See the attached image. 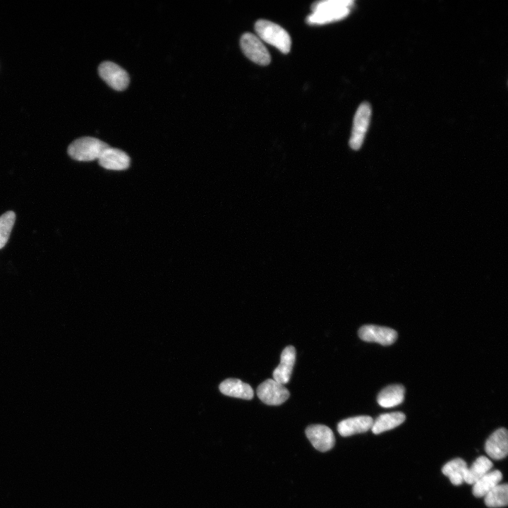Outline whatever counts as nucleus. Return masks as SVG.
Segmentation results:
<instances>
[{"mask_svg": "<svg viewBox=\"0 0 508 508\" xmlns=\"http://www.w3.org/2000/svg\"><path fill=\"white\" fill-rule=\"evenodd\" d=\"M353 3L351 0L315 1L311 5L313 13L307 16L306 21L311 25H319L341 20L350 13Z\"/></svg>", "mask_w": 508, "mask_h": 508, "instance_id": "1", "label": "nucleus"}, {"mask_svg": "<svg viewBox=\"0 0 508 508\" xmlns=\"http://www.w3.org/2000/svg\"><path fill=\"white\" fill-rule=\"evenodd\" d=\"M255 30L259 38L275 47L282 53H289L291 40L288 32L279 25L272 21L260 19L255 23Z\"/></svg>", "mask_w": 508, "mask_h": 508, "instance_id": "2", "label": "nucleus"}, {"mask_svg": "<svg viewBox=\"0 0 508 508\" xmlns=\"http://www.w3.org/2000/svg\"><path fill=\"white\" fill-rule=\"evenodd\" d=\"M109 145L93 137H82L73 141L68 147L69 156L77 161L89 162L98 159Z\"/></svg>", "mask_w": 508, "mask_h": 508, "instance_id": "3", "label": "nucleus"}, {"mask_svg": "<svg viewBox=\"0 0 508 508\" xmlns=\"http://www.w3.org/2000/svg\"><path fill=\"white\" fill-rule=\"evenodd\" d=\"M240 47L245 56L253 62L260 66H267L270 63L271 56L257 35L243 33L240 39Z\"/></svg>", "mask_w": 508, "mask_h": 508, "instance_id": "4", "label": "nucleus"}, {"mask_svg": "<svg viewBox=\"0 0 508 508\" xmlns=\"http://www.w3.org/2000/svg\"><path fill=\"white\" fill-rule=\"evenodd\" d=\"M371 117V107L368 102H363L358 107L353 121L350 147L358 150L361 147L368 131Z\"/></svg>", "mask_w": 508, "mask_h": 508, "instance_id": "5", "label": "nucleus"}, {"mask_svg": "<svg viewBox=\"0 0 508 508\" xmlns=\"http://www.w3.org/2000/svg\"><path fill=\"white\" fill-rule=\"evenodd\" d=\"M257 395L265 404L278 406L289 399L290 393L283 385L267 379L258 387Z\"/></svg>", "mask_w": 508, "mask_h": 508, "instance_id": "6", "label": "nucleus"}, {"mask_svg": "<svg viewBox=\"0 0 508 508\" xmlns=\"http://www.w3.org/2000/svg\"><path fill=\"white\" fill-rule=\"evenodd\" d=\"M99 76L112 88L123 90L129 83V76L126 70L118 64L105 61L98 67Z\"/></svg>", "mask_w": 508, "mask_h": 508, "instance_id": "7", "label": "nucleus"}, {"mask_svg": "<svg viewBox=\"0 0 508 508\" xmlns=\"http://www.w3.org/2000/svg\"><path fill=\"white\" fill-rule=\"evenodd\" d=\"M358 333L363 341L376 342L384 346L392 344L397 338V333L394 329L374 325L362 326Z\"/></svg>", "mask_w": 508, "mask_h": 508, "instance_id": "8", "label": "nucleus"}, {"mask_svg": "<svg viewBox=\"0 0 508 508\" xmlns=\"http://www.w3.org/2000/svg\"><path fill=\"white\" fill-rule=\"evenodd\" d=\"M306 435L313 446L320 452H327L334 445L335 438L332 430L325 425H310Z\"/></svg>", "mask_w": 508, "mask_h": 508, "instance_id": "9", "label": "nucleus"}, {"mask_svg": "<svg viewBox=\"0 0 508 508\" xmlns=\"http://www.w3.org/2000/svg\"><path fill=\"white\" fill-rule=\"evenodd\" d=\"M485 450L492 459L500 460L504 458L508 453L507 430L500 428L492 433L486 440Z\"/></svg>", "mask_w": 508, "mask_h": 508, "instance_id": "10", "label": "nucleus"}, {"mask_svg": "<svg viewBox=\"0 0 508 508\" xmlns=\"http://www.w3.org/2000/svg\"><path fill=\"white\" fill-rule=\"evenodd\" d=\"M130 157L123 150L107 147L98 158L99 165L109 170H124L130 166Z\"/></svg>", "mask_w": 508, "mask_h": 508, "instance_id": "11", "label": "nucleus"}, {"mask_svg": "<svg viewBox=\"0 0 508 508\" xmlns=\"http://www.w3.org/2000/svg\"><path fill=\"white\" fill-rule=\"evenodd\" d=\"M296 349L293 346L284 349L280 356V363L274 370L273 379L282 385L289 382L296 361Z\"/></svg>", "mask_w": 508, "mask_h": 508, "instance_id": "12", "label": "nucleus"}, {"mask_svg": "<svg viewBox=\"0 0 508 508\" xmlns=\"http://www.w3.org/2000/svg\"><path fill=\"white\" fill-rule=\"evenodd\" d=\"M373 420L368 416H358L342 420L337 425L338 433L343 437L367 432L371 429Z\"/></svg>", "mask_w": 508, "mask_h": 508, "instance_id": "13", "label": "nucleus"}, {"mask_svg": "<svg viewBox=\"0 0 508 508\" xmlns=\"http://www.w3.org/2000/svg\"><path fill=\"white\" fill-rule=\"evenodd\" d=\"M220 392L229 397L250 400L253 397V390L250 385L236 378H228L219 385Z\"/></svg>", "mask_w": 508, "mask_h": 508, "instance_id": "14", "label": "nucleus"}, {"mask_svg": "<svg viewBox=\"0 0 508 508\" xmlns=\"http://www.w3.org/2000/svg\"><path fill=\"white\" fill-rule=\"evenodd\" d=\"M404 387L401 385H392L384 388L377 395V403L384 408L399 405L404 399Z\"/></svg>", "mask_w": 508, "mask_h": 508, "instance_id": "15", "label": "nucleus"}, {"mask_svg": "<svg viewBox=\"0 0 508 508\" xmlns=\"http://www.w3.org/2000/svg\"><path fill=\"white\" fill-rule=\"evenodd\" d=\"M406 416L401 412H392L380 415L373 423L371 430L374 434H380L400 425Z\"/></svg>", "mask_w": 508, "mask_h": 508, "instance_id": "16", "label": "nucleus"}, {"mask_svg": "<svg viewBox=\"0 0 508 508\" xmlns=\"http://www.w3.org/2000/svg\"><path fill=\"white\" fill-rule=\"evenodd\" d=\"M502 478L498 470L490 471L473 484L472 492L476 497H484L499 484Z\"/></svg>", "mask_w": 508, "mask_h": 508, "instance_id": "17", "label": "nucleus"}, {"mask_svg": "<svg viewBox=\"0 0 508 508\" xmlns=\"http://www.w3.org/2000/svg\"><path fill=\"white\" fill-rule=\"evenodd\" d=\"M492 461L485 456L478 457L472 465L467 468L464 477V481L473 485L478 479L491 471Z\"/></svg>", "mask_w": 508, "mask_h": 508, "instance_id": "18", "label": "nucleus"}, {"mask_svg": "<svg viewBox=\"0 0 508 508\" xmlns=\"http://www.w3.org/2000/svg\"><path fill=\"white\" fill-rule=\"evenodd\" d=\"M467 468L464 460L456 458L446 463L442 468V472L449 478L453 485H459L464 482V477Z\"/></svg>", "mask_w": 508, "mask_h": 508, "instance_id": "19", "label": "nucleus"}, {"mask_svg": "<svg viewBox=\"0 0 508 508\" xmlns=\"http://www.w3.org/2000/svg\"><path fill=\"white\" fill-rule=\"evenodd\" d=\"M485 504L491 508L502 507L508 503V485L498 484L484 496Z\"/></svg>", "mask_w": 508, "mask_h": 508, "instance_id": "20", "label": "nucleus"}, {"mask_svg": "<svg viewBox=\"0 0 508 508\" xmlns=\"http://www.w3.org/2000/svg\"><path fill=\"white\" fill-rule=\"evenodd\" d=\"M16 221V214L8 211L0 216V249L6 244Z\"/></svg>", "mask_w": 508, "mask_h": 508, "instance_id": "21", "label": "nucleus"}]
</instances>
